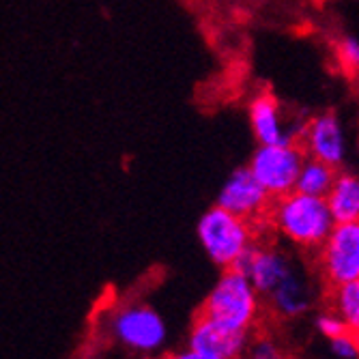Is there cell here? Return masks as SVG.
Listing matches in <instances>:
<instances>
[{"mask_svg": "<svg viewBox=\"0 0 359 359\" xmlns=\"http://www.w3.org/2000/svg\"><path fill=\"white\" fill-rule=\"evenodd\" d=\"M320 280L332 286L359 280V222L336 224L330 237L316 250Z\"/></svg>", "mask_w": 359, "mask_h": 359, "instance_id": "cell-6", "label": "cell"}, {"mask_svg": "<svg viewBox=\"0 0 359 359\" xmlns=\"http://www.w3.org/2000/svg\"><path fill=\"white\" fill-rule=\"evenodd\" d=\"M271 203L273 201L269 198V194L254 179L248 166L237 168L228 175V179L222 183L217 191V201H215L217 207L254 224L267 217Z\"/></svg>", "mask_w": 359, "mask_h": 359, "instance_id": "cell-8", "label": "cell"}, {"mask_svg": "<svg viewBox=\"0 0 359 359\" xmlns=\"http://www.w3.org/2000/svg\"><path fill=\"white\" fill-rule=\"evenodd\" d=\"M299 144L308 157L325 161L334 168H340L344 164L348 151L344 125L334 112H320L306 121Z\"/></svg>", "mask_w": 359, "mask_h": 359, "instance_id": "cell-9", "label": "cell"}, {"mask_svg": "<svg viewBox=\"0 0 359 359\" xmlns=\"http://www.w3.org/2000/svg\"><path fill=\"white\" fill-rule=\"evenodd\" d=\"M265 219L282 241L304 252H316L336 226L327 201L297 189L276 198Z\"/></svg>", "mask_w": 359, "mask_h": 359, "instance_id": "cell-1", "label": "cell"}, {"mask_svg": "<svg viewBox=\"0 0 359 359\" xmlns=\"http://www.w3.org/2000/svg\"><path fill=\"white\" fill-rule=\"evenodd\" d=\"M265 302L250 282V278L233 267L222 269V276L209 290L198 314L224 325L228 330L256 332L263 318Z\"/></svg>", "mask_w": 359, "mask_h": 359, "instance_id": "cell-2", "label": "cell"}, {"mask_svg": "<svg viewBox=\"0 0 359 359\" xmlns=\"http://www.w3.org/2000/svg\"><path fill=\"white\" fill-rule=\"evenodd\" d=\"M250 127L258 144H299L306 123L286 125L278 100L269 93H260L250 102Z\"/></svg>", "mask_w": 359, "mask_h": 359, "instance_id": "cell-10", "label": "cell"}, {"mask_svg": "<svg viewBox=\"0 0 359 359\" xmlns=\"http://www.w3.org/2000/svg\"><path fill=\"white\" fill-rule=\"evenodd\" d=\"M330 342V351L336 359H359V336L344 332Z\"/></svg>", "mask_w": 359, "mask_h": 359, "instance_id": "cell-18", "label": "cell"}, {"mask_svg": "<svg viewBox=\"0 0 359 359\" xmlns=\"http://www.w3.org/2000/svg\"><path fill=\"white\" fill-rule=\"evenodd\" d=\"M306 151L302 144H258L252 153L248 168L254 179L263 185L269 198H282V196L295 191L299 170L306 161Z\"/></svg>", "mask_w": 359, "mask_h": 359, "instance_id": "cell-5", "label": "cell"}, {"mask_svg": "<svg viewBox=\"0 0 359 359\" xmlns=\"http://www.w3.org/2000/svg\"><path fill=\"white\" fill-rule=\"evenodd\" d=\"M314 327H316V332H318L325 340H332V338H336V336H340V334L346 332L342 318H340L332 308H325V310H320V312L314 316Z\"/></svg>", "mask_w": 359, "mask_h": 359, "instance_id": "cell-17", "label": "cell"}, {"mask_svg": "<svg viewBox=\"0 0 359 359\" xmlns=\"http://www.w3.org/2000/svg\"><path fill=\"white\" fill-rule=\"evenodd\" d=\"M106 330L125 351L140 357H157L166 351L168 325L153 306L144 302H127L108 314Z\"/></svg>", "mask_w": 359, "mask_h": 359, "instance_id": "cell-4", "label": "cell"}, {"mask_svg": "<svg viewBox=\"0 0 359 359\" xmlns=\"http://www.w3.org/2000/svg\"><path fill=\"white\" fill-rule=\"evenodd\" d=\"M336 177H338V168L325 164V161L306 157L304 166L299 170V177H297L295 189L302 191V194H308V196H318V198H325V196L330 194Z\"/></svg>", "mask_w": 359, "mask_h": 359, "instance_id": "cell-14", "label": "cell"}, {"mask_svg": "<svg viewBox=\"0 0 359 359\" xmlns=\"http://www.w3.org/2000/svg\"><path fill=\"white\" fill-rule=\"evenodd\" d=\"M201 248L219 269L239 267L248 252L256 245V226L217 205L207 209L196 224Z\"/></svg>", "mask_w": 359, "mask_h": 359, "instance_id": "cell-3", "label": "cell"}, {"mask_svg": "<svg viewBox=\"0 0 359 359\" xmlns=\"http://www.w3.org/2000/svg\"><path fill=\"white\" fill-rule=\"evenodd\" d=\"M254 332L228 330L224 325L198 314L187 332V348L222 359H241Z\"/></svg>", "mask_w": 359, "mask_h": 359, "instance_id": "cell-11", "label": "cell"}, {"mask_svg": "<svg viewBox=\"0 0 359 359\" xmlns=\"http://www.w3.org/2000/svg\"><path fill=\"white\" fill-rule=\"evenodd\" d=\"M336 56L342 65V69L351 76H359V39L344 35L336 43Z\"/></svg>", "mask_w": 359, "mask_h": 359, "instance_id": "cell-16", "label": "cell"}, {"mask_svg": "<svg viewBox=\"0 0 359 359\" xmlns=\"http://www.w3.org/2000/svg\"><path fill=\"white\" fill-rule=\"evenodd\" d=\"M164 359H222V357H213V355H205V353H198L194 348H181V351H175V353H168L164 355Z\"/></svg>", "mask_w": 359, "mask_h": 359, "instance_id": "cell-19", "label": "cell"}, {"mask_svg": "<svg viewBox=\"0 0 359 359\" xmlns=\"http://www.w3.org/2000/svg\"><path fill=\"white\" fill-rule=\"evenodd\" d=\"M318 284L310 271L297 263L282 282L263 299L267 310L280 320H295L306 316L318 302Z\"/></svg>", "mask_w": 359, "mask_h": 359, "instance_id": "cell-7", "label": "cell"}, {"mask_svg": "<svg viewBox=\"0 0 359 359\" xmlns=\"http://www.w3.org/2000/svg\"><path fill=\"white\" fill-rule=\"evenodd\" d=\"M336 224L359 222V177L351 172H340L325 196Z\"/></svg>", "mask_w": 359, "mask_h": 359, "instance_id": "cell-12", "label": "cell"}, {"mask_svg": "<svg viewBox=\"0 0 359 359\" xmlns=\"http://www.w3.org/2000/svg\"><path fill=\"white\" fill-rule=\"evenodd\" d=\"M241 359H290L284 342L271 332H254Z\"/></svg>", "mask_w": 359, "mask_h": 359, "instance_id": "cell-15", "label": "cell"}, {"mask_svg": "<svg viewBox=\"0 0 359 359\" xmlns=\"http://www.w3.org/2000/svg\"><path fill=\"white\" fill-rule=\"evenodd\" d=\"M314 3H318V5H323V3H327V0H314Z\"/></svg>", "mask_w": 359, "mask_h": 359, "instance_id": "cell-20", "label": "cell"}, {"mask_svg": "<svg viewBox=\"0 0 359 359\" xmlns=\"http://www.w3.org/2000/svg\"><path fill=\"white\" fill-rule=\"evenodd\" d=\"M327 304V308H332L342 318L346 332L359 336V280L332 286Z\"/></svg>", "mask_w": 359, "mask_h": 359, "instance_id": "cell-13", "label": "cell"}]
</instances>
